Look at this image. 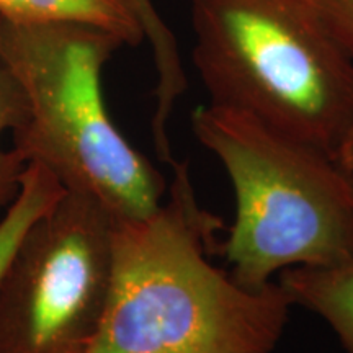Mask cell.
I'll use <instances>...</instances> for the list:
<instances>
[{"label": "cell", "instance_id": "6da1fadb", "mask_svg": "<svg viewBox=\"0 0 353 353\" xmlns=\"http://www.w3.org/2000/svg\"><path fill=\"white\" fill-rule=\"evenodd\" d=\"M157 211L113 219L107 307L87 353H272L293 303L278 281L250 290L218 268V216L201 208L187 162Z\"/></svg>", "mask_w": 353, "mask_h": 353}, {"label": "cell", "instance_id": "7a4b0ae2", "mask_svg": "<svg viewBox=\"0 0 353 353\" xmlns=\"http://www.w3.org/2000/svg\"><path fill=\"white\" fill-rule=\"evenodd\" d=\"M210 103L245 113L353 174V61L307 0H190Z\"/></svg>", "mask_w": 353, "mask_h": 353}, {"label": "cell", "instance_id": "3957f363", "mask_svg": "<svg viewBox=\"0 0 353 353\" xmlns=\"http://www.w3.org/2000/svg\"><path fill=\"white\" fill-rule=\"evenodd\" d=\"M123 46L92 25L0 17V59L25 100L13 148L65 190L95 198L113 219H141L159 210L167 183L105 103L101 74Z\"/></svg>", "mask_w": 353, "mask_h": 353}, {"label": "cell", "instance_id": "277c9868", "mask_svg": "<svg viewBox=\"0 0 353 353\" xmlns=\"http://www.w3.org/2000/svg\"><path fill=\"white\" fill-rule=\"evenodd\" d=\"M192 126L232 185L219 254L234 280L260 290L288 268L353 260V174L236 110L200 105Z\"/></svg>", "mask_w": 353, "mask_h": 353}, {"label": "cell", "instance_id": "5b68a950", "mask_svg": "<svg viewBox=\"0 0 353 353\" xmlns=\"http://www.w3.org/2000/svg\"><path fill=\"white\" fill-rule=\"evenodd\" d=\"M113 216L65 190L0 275V353H87L107 307Z\"/></svg>", "mask_w": 353, "mask_h": 353}, {"label": "cell", "instance_id": "8992f818", "mask_svg": "<svg viewBox=\"0 0 353 353\" xmlns=\"http://www.w3.org/2000/svg\"><path fill=\"white\" fill-rule=\"evenodd\" d=\"M278 283L293 306L319 316L345 353H353V260L325 267H294L280 273Z\"/></svg>", "mask_w": 353, "mask_h": 353}, {"label": "cell", "instance_id": "52a82bcc", "mask_svg": "<svg viewBox=\"0 0 353 353\" xmlns=\"http://www.w3.org/2000/svg\"><path fill=\"white\" fill-rule=\"evenodd\" d=\"M132 6L138 13L143 26L144 41L151 46L154 64H156V110H154L151 131L154 145L159 159L165 164L175 161L172 157L167 123L174 112L176 101L187 90V76H185L179 44L169 25L162 19L161 12L154 6V0H132Z\"/></svg>", "mask_w": 353, "mask_h": 353}, {"label": "cell", "instance_id": "ba28073f", "mask_svg": "<svg viewBox=\"0 0 353 353\" xmlns=\"http://www.w3.org/2000/svg\"><path fill=\"white\" fill-rule=\"evenodd\" d=\"M0 17L92 25L113 33L125 46H138L144 41L132 0H0Z\"/></svg>", "mask_w": 353, "mask_h": 353}, {"label": "cell", "instance_id": "9c48e42d", "mask_svg": "<svg viewBox=\"0 0 353 353\" xmlns=\"http://www.w3.org/2000/svg\"><path fill=\"white\" fill-rule=\"evenodd\" d=\"M64 192L63 183L46 167L34 162L26 164L19 195L0 218V275L30 224L50 210Z\"/></svg>", "mask_w": 353, "mask_h": 353}, {"label": "cell", "instance_id": "30bf717a", "mask_svg": "<svg viewBox=\"0 0 353 353\" xmlns=\"http://www.w3.org/2000/svg\"><path fill=\"white\" fill-rule=\"evenodd\" d=\"M25 120V100L0 59V218L19 195L26 169L23 157L12 145V136Z\"/></svg>", "mask_w": 353, "mask_h": 353}, {"label": "cell", "instance_id": "8fae6325", "mask_svg": "<svg viewBox=\"0 0 353 353\" xmlns=\"http://www.w3.org/2000/svg\"><path fill=\"white\" fill-rule=\"evenodd\" d=\"M335 41L353 61V0H307Z\"/></svg>", "mask_w": 353, "mask_h": 353}]
</instances>
